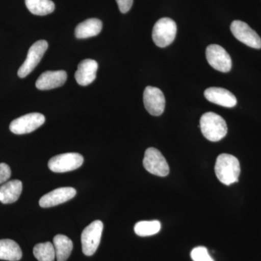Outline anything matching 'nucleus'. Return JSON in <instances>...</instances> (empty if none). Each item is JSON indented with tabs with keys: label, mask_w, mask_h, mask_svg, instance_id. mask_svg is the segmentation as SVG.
<instances>
[{
	"label": "nucleus",
	"mask_w": 261,
	"mask_h": 261,
	"mask_svg": "<svg viewBox=\"0 0 261 261\" xmlns=\"http://www.w3.org/2000/svg\"><path fill=\"white\" fill-rule=\"evenodd\" d=\"M215 172L218 179L225 185H231L238 181L241 168L240 161L229 154H221L216 159Z\"/></svg>",
	"instance_id": "obj_1"
},
{
	"label": "nucleus",
	"mask_w": 261,
	"mask_h": 261,
	"mask_svg": "<svg viewBox=\"0 0 261 261\" xmlns=\"http://www.w3.org/2000/svg\"><path fill=\"white\" fill-rule=\"evenodd\" d=\"M200 124L202 135L211 142H219L227 134L226 121L222 117L216 113L208 112L202 115Z\"/></svg>",
	"instance_id": "obj_2"
},
{
	"label": "nucleus",
	"mask_w": 261,
	"mask_h": 261,
	"mask_svg": "<svg viewBox=\"0 0 261 261\" xmlns=\"http://www.w3.org/2000/svg\"><path fill=\"white\" fill-rule=\"evenodd\" d=\"M176 32L177 27L174 20L169 18H163L154 24L152 39L158 47H166L174 41Z\"/></svg>",
	"instance_id": "obj_3"
},
{
	"label": "nucleus",
	"mask_w": 261,
	"mask_h": 261,
	"mask_svg": "<svg viewBox=\"0 0 261 261\" xmlns=\"http://www.w3.org/2000/svg\"><path fill=\"white\" fill-rule=\"evenodd\" d=\"M103 231L102 221L97 220L84 228L81 237L82 251L87 256L93 255L97 251Z\"/></svg>",
	"instance_id": "obj_4"
},
{
	"label": "nucleus",
	"mask_w": 261,
	"mask_h": 261,
	"mask_svg": "<svg viewBox=\"0 0 261 261\" xmlns=\"http://www.w3.org/2000/svg\"><path fill=\"white\" fill-rule=\"evenodd\" d=\"M83 163L84 158L82 154L69 152L51 158L48 163V167L55 173H65L74 171L81 167Z\"/></svg>",
	"instance_id": "obj_5"
},
{
	"label": "nucleus",
	"mask_w": 261,
	"mask_h": 261,
	"mask_svg": "<svg viewBox=\"0 0 261 261\" xmlns=\"http://www.w3.org/2000/svg\"><path fill=\"white\" fill-rule=\"evenodd\" d=\"M143 166L149 173L155 176L164 177L169 173L167 161L159 149L154 147H149L145 151Z\"/></svg>",
	"instance_id": "obj_6"
},
{
	"label": "nucleus",
	"mask_w": 261,
	"mask_h": 261,
	"mask_svg": "<svg viewBox=\"0 0 261 261\" xmlns=\"http://www.w3.org/2000/svg\"><path fill=\"white\" fill-rule=\"evenodd\" d=\"M45 117L39 113H29L15 119L10 125V130L15 135H25L34 132L44 124Z\"/></svg>",
	"instance_id": "obj_7"
},
{
	"label": "nucleus",
	"mask_w": 261,
	"mask_h": 261,
	"mask_svg": "<svg viewBox=\"0 0 261 261\" xmlns=\"http://www.w3.org/2000/svg\"><path fill=\"white\" fill-rule=\"evenodd\" d=\"M48 48V43L45 40H39L29 49L27 59L20 67L18 75L20 78H25L30 74L42 60Z\"/></svg>",
	"instance_id": "obj_8"
},
{
	"label": "nucleus",
	"mask_w": 261,
	"mask_h": 261,
	"mask_svg": "<svg viewBox=\"0 0 261 261\" xmlns=\"http://www.w3.org/2000/svg\"><path fill=\"white\" fill-rule=\"evenodd\" d=\"M205 55L207 62L214 69L222 73H227L231 69V57L221 46L211 44L206 49Z\"/></svg>",
	"instance_id": "obj_9"
},
{
	"label": "nucleus",
	"mask_w": 261,
	"mask_h": 261,
	"mask_svg": "<svg viewBox=\"0 0 261 261\" xmlns=\"http://www.w3.org/2000/svg\"><path fill=\"white\" fill-rule=\"evenodd\" d=\"M231 32L240 42L248 47L260 49L261 38L250 25L241 20H234L231 24Z\"/></svg>",
	"instance_id": "obj_10"
},
{
	"label": "nucleus",
	"mask_w": 261,
	"mask_h": 261,
	"mask_svg": "<svg viewBox=\"0 0 261 261\" xmlns=\"http://www.w3.org/2000/svg\"><path fill=\"white\" fill-rule=\"evenodd\" d=\"M144 106L149 114L159 116L164 112L166 99L161 89L157 87H146L143 94Z\"/></svg>",
	"instance_id": "obj_11"
},
{
	"label": "nucleus",
	"mask_w": 261,
	"mask_h": 261,
	"mask_svg": "<svg viewBox=\"0 0 261 261\" xmlns=\"http://www.w3.org/2000/svg\"><path fill=\"white\" fill-rule=\"evenodd\" d=\"M75 195L76 191L73 187H61L43 196L39 200V205L44 208L54 207L71 200Z\"/></svg>",
	"instance_id": "obj_12"
},
{
	"label": "nucleus",
	"mask_w": 261,
	"mask_h": 261,
	"mask_svg": "<svg viewBox=\"0 0 261 261\" xmlns=\"http://www.w3.org/2000/svg\"><path fill=\"white\" fill-rule=\"evenodd\" d=\"M67 80V73L65 70L44 72L38 78L36 87L39 90H49L61 87Z\"/></svg>",
	"instance_id": "obj_13"
},
{
	"label": "nucleus",
	"mask_w": 261,
	"mask_h": 261,
	"mask_svg": "<svg viewBox=\"0 0 261 261\" xmlns=\"http://www.w3.org/2000/svg\"><path fill=\"white\" fill-rule=\"evenodd\" d=\"M204 95L209 102L225 108H233L237 105V98L227 89L211 87L206 89Z\"/></svg>",
	"instance_id": "obj_14"
},
{
	"label": "nucleus",
	"mask_w": 261,
	"mask_h": 261,
	"mask_svg": "<svg viewBox=\"0 0 261 261\" xmlns=\"http://www.w3.org/2000/svg\"><path fill=\"white\" fill-rule=\"evenodd\" d=\"M98 63L92 59H86L81 62L75 73V79L80 86H88L97 77Z\"/></svg>",
	"instance_id": "obj_15"
},
{
	"label": "nucleus",
	"mask_w": 261,
	"mask_h": 261,
	"mask_svg": "<svg viewBox=\"0 0 261 261\" xmlns=\"http://www.w3.org/2000/svg\"><path fill=\"white\" fill-rule=\"evenodd\" d=\"M102 29V23L99 19H87L77 25L75 29V36L77 39L95 37L101 32Z\"/></svg>",
	"instance_id": "obj_16"
},
{
	"label": "nucleus",
	"mask_w": 261,
	"mask_h": 261,
	"mask_svg": "<svg viewBox=\"0 0 261 261\" xmlns=\"http://www.w3.org/2000/svg\"><path fill=\"white\" fill-rule=\"evenodd\" d=\"M23 185L20 180L15 179L6 182L0 187V192L3 195V204H11L16 202L21 195Z\"/></svg>",
	"instance_id": "obj_17"
},
{
	"label": "nucleus",
	"mask_w": 261,
	"mask_h": 261,
	"mask_svg": "<svg viewBox=\"0 0 261 261\" xmlns=\"http://www.w3.org/2000/svg\"><path fill=\"white\" fill-rule=\"evenodd\" d=\"M22 257L18 244L12 240H0V260L18 261Z\"/></svg>",
	"instance_id": "obj_18"
},
{
	"label": "nucleus",
	"mask_w": 261,
	"mask_h": 261,
	"mask_svg": "<svg viewBox=\"0 0 261 261\" xmlns=\"http://www.w3.org/2000/svg\"><path fill=\"white\" fill-rule=\"evenodd\" d=\"M53 245L56 250V258L58 261H66L73 250V242L68 237L58 234L53 239Z\"/></svg>",
	"instance_id": "obj_19"
},
{
	"label": "nucleus",
	"mask_w": 261,
	"mask_h": 261,
	"mask_svg": "<svg viewBox=\"0 0 261 261\" xmlns=\"http://www.w3.org/2000/svg\"><path fill=\"white\" fill-rule=\"evenodd\" d=\"M25 5L32 14L44 16L53 13L54 3L51 0H25Z\"/></svg>",
	"instance_id": "obj_20"
},
{
	"label": "nucleus",
	"mask_w": 261,
	"mask_h": 261,
	"mask_svg": "<svg viewBox=\"0 0 261 261\" xmlns=\"http://www.w3.org/2000/svg\"><path fill=\"white\" fill-rule=\"evenodd\" d=\"M33 253L39 261H54L56 257L54 245L49 242L37 244L34 247Z\"/></svg>",
	"instance_id": "obj_21"
},
{
	"label": "nucleus",
	"mask_w": 261,
	"mask_h": 261,
	"mask_svg": "<svg viewBox=\"0 0 261 261\" xmlns=\"http://www.w3.org/2000/svg\"><path fill=\"white\" fill-rule=\"evenodd\" d=\"M161 224L159 221H143L137 223L135 226L136 234L140 237H149L159 232Z\"/></svg>",
	"instance_id": "obj_22"
},
{
	"label": "nucleus",
	"mask_w": 261,
	"mask_h": 261,
	"mask_svg": "<svg viewBox=\"0 0 261 261\" xmlns=\"http://www.w3.org/2000/svg\"><path fill=\"white\" fill-rule=\"evenodd\" d=\"M191 257L193 261H214L209 255L207 248L202 246L194 248L191 252Z\"/></svg>",
	"instance_id": "obj_23"
},
{
	"label": "nucleus",
	"mask_w": 261,
	"mask_h": 261,
	"mask_svg": "<svg viewBox=\"0 0 261 261\" xmlns=\"http://www.w3.org/2000/svg\"><path fill=\"white\" fill-rule=\"evenodd\" d=\"M11 176V170L6 163H0V185L8 181Z\"/></svg>",
	"instance_id": "obj_24"
},
{
	"label": "nucleus",
	"mask_w": 261,
	"mask_h": 261,
	"mask_svg": "<svg viewBox=\"0 0 261 261\" xmlns=\"http://www.w3.org/2000/svg\"><path fill=\"white\" fill-rule=\"evenodd\" d=\"M116 2L120 11L122 13H126L132 8L134 0H116Z\"/></svg>",
	"instance_id": "obj_25"
},
{
	"label": "nucleus",
	"mask_w": 261,
	"mask_h": 261,
	"mask_svg": "<svg viewBox=\"0 0 261 261\" xmlns=\"http://www.w3.org/2000/svg\"><path fill=\"white\" fill-rule=\"evenodd\" d=\"M3 200V194H2V192H0V201H2Z\"/></svg>",
	"instance_id": "obj_26"
}]
</instances>
